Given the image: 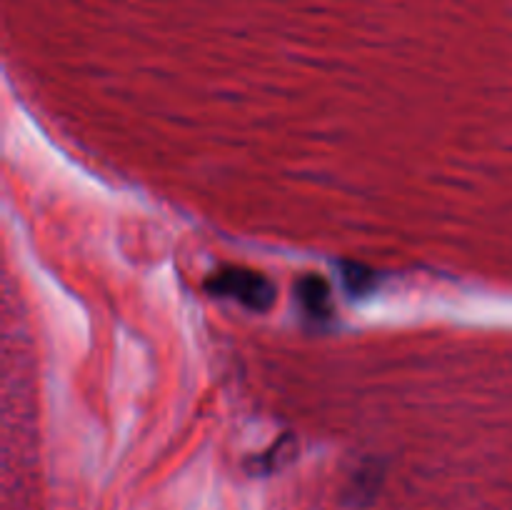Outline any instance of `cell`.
<instances>
[{
	"label": "cell",
	"mask_w": 512,
	"mask_h": 510,
	"mask_svg": "<svg viewBox=\"0 0 512 510\" xmlns=\"http://www.w3.org/2000/svg\"><path fill=\"white\" fill-rule=\"evenodd\" d=\"M205 288L218 295V298L238 300L243 308L255 310V313H265V310L273 308L275 295H278L273 280L265 278L263 273L235 268V265H225V268L215 270L208 283H205Z\"/></svg>",
	"instance_id": "6da1fadb"
},
{
	"label": "cell",
	"mask_w": 512,
	"mask_h": 510,
	"mask_svg": "<svg viewBox=\"0 0 512 510\" xmlns=\"http://www.w3.org/2000/svg\"><path fill=\"white\" fill-rule=\"evenodd\" d=\"M295 295H298L300 308L310 318H328L330 315V285L320 275H303L298 280V285H295Z\"/></svg>",
	"instance_id": "7a4b0ae2"
},
{
	"label": "cell",
	"mask_w": 512,
	"mask_h": 510,
	"mask_svg": "<svg viewBox=\"0 0 512 510\" xmlns=\"http://www.w3.org/2000/svg\"><path fill=\"white\" fill-rule=\"evenodd\" d=\"M340 273H343L345 288L353 295H365L373 290L375 285V273L370 268L360 263H343L340 265Z\"/></svg>",
	"instance_id": "3957f363"
}]
</instances>
